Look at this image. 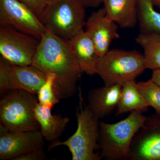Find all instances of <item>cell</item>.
Returning <instances> with one entry per match:
<instances>
[{
	"instance_id": "12",
	"label": "cell",
	"mask_w": 160,
	"mask_h": 160,
	"mask_svg": "<svg viewBox=\"0 0 160 160\" xmlns=\"http://www.w3.org/2000/svg\"><path fill=\"white\" fill-rule=\"evenodd\" d=\"M10 90L20 89L37 94L47 78V74L33 65L18 66L7 62Z\"/></svg>"
},
{
	"instance_id": "18",
	"label": "cell",
	"mask_w": 160,
	"mask_h": 160,
	"mask_svg": "<svg viewBox=\"0 0 160 160\" xmlns=\"http://www.w3.org/2000/svg\"><path fill=\"white\" fill-rule=\"evenodd\" d=\"M151 0H137L138 22L140 33L160 35V12Z\"/></svg>"
},
{
	"instance_id": "27",
	"label": "cell",
	"mask_w": 160,
	"mask_h": 160,
	"mask_svg": "<svg viewBox=\"0 0 160 160\" xmlns=\"http://www.w3.org/2000/svg\"><path fill=\"white\" fill-rule=\"evenodd\" d=\"M151 1L155 6H158L160 5V0H151Z\"/></svg>"
},
{
	"instance_id": "14",
	"label": "cell",
	"mask_w": 160,
	"mask_h": 160,
	"mask_svg": "<svg viewBox=\"0 0 160 160\" xmlns=\"http://www.w3.org/2000/svg\"><path fill=\"white\" fill-rule=\"evenodd\" d=\"M51 108L38 102L35 108V117L40 126V131L46 141H58L70 122L67 117L52 114Z\"/></svg>"
},
{
	"instance_id": "7",
	"label": "cell",
	"mask_w": 160,
	"mask_h": 160,
	"mask_svg": "<svg viewBox=\"0 0 160 160\" xmlns=\"http://www.w3.org/2000/svg\"><path fill=\"white\" fill-rule=\"evenodd\" d=\"M9 25L0 26L1 58L11 65H32L39 41Z\"/></svg>"
},
{
	"instance_id": "19",
	"label": "cell",
	"mask_w": 160,
	"mask_h": 160,
	"mask_svg": "<svg viewBox=\"0 0 160 160\" xmlns=\"http://www.w3.org/2000/svg\"><path fill=\"white\" fill-rule=\"evenodd\" d=\"M135 41L144 51L146 69H160V35L140 33Z\"/></svg>"
},
{
	"instance_id": "24",
	"label": "cell",
	"mask_w": 160,
	"mask_h": 160,
	"mask_svg": "<svg viewBox=\"0 0 160 160\" xmlns=\"http://www.w3.org/2000/svg\"><path fill=\"white\" fill-rule=\"evenodd\" d=\"M43 149L28 152L16 158L13 160H42L46 158Z\"/></svg>"
},
{
	"instance_id": "17",
	"label": "cell",
	"mask_w": 160,
	"mask_h": 160,
	"mask_svg": "<svg viewBox=\"0 0 160 160\" xmlns=\"http://www.w3.org/2000/svg\"><path fill=\"white\" fill-rule=\"evenodd\" d=\"M134 81L123 84L122 92L117 107L116 116L128 112L137 111L144 113L148 110L149 106L137 87Z\"/></svg>"
},
{
	"instance_id": "15",
	"label": "cell",
	"mask_w": 160,
	"mask_h": 160,
	"mask_svg": "<svg viewBox=\"0 0 160 160\" xmlns=\"http://www.w3.org/2000/svg\"><path fill=\"white\" fill-rule=\"evenodd\" d=\"M82 72L96 74L95 67L100 57L91 39L84 29L69 40Z\"/></svg>"
},
{
	"instance_id": "1",
	"label": "cell",
	"mask_w": 160,
	"mask_h": 160,
	"mask_svg": "<svg viewBox=\"0 0 160 160\" xmlns=\"http://www.w3.org/2000/svg\"><path fill=\"white\" fill-rule=\"evenodd\" d=\"M32 65L47 74L54 75L55 90L60 99L76 93L77 84L83 72L69 40L46 28L39 40Z\"/></svg>"
},
{
	"instance_id": "25",
	"label": "cell",
	"mask_w": 160,
	"mask_h": 160,
	"mask_svg": "<svg viewBox=\"0 0 160 160\" xmlns=\"http://www.w3.org/2000/svg\"><path fill=\"white\" fill-rule=\"evenodd\" d=\"M86 7L95 8L100 6L103 2V0H82Z\"/></svg>"
},
{
	"instance_id": "23",
	"label": "cell",
	"mask_w": 160,
	"mask_h": 160,
	"mask_svg": "<svg viewBox=\"0 0 160 160\" xmlns=\"http://www.w3.org/2000/svg\"><path fill=\"white\" fill-rule=\"evenodd\" d=\"M31 8L38 17L41 13L48 0H19Z\"/></svg>"
},
{
	"instance_id": "6",
	"label": "cell",
	"mask_w": 160,
	"mask_h": 160,
	"mask_svg": "<svg viewBox=\"0 0 160 160\" xmlns=\"http://www.w3.org/2000/svg\"><path fill=\"white\" fill-rule=\"evenodd\" d=\"M36 95L20 89L5 94L0 101V126L10 132L40 131L35 117Z\"/></svg>"
},
{
	"instance_id": "13",
	"label": "cell",
	"mask_w": 160,
	"mask_h": 160,
	"mask_svg": "<svg viewBox=\"0 0 160 160\" xmlns=\"http://www.w3.org/2000/svg\"><path fill=\"white\" fill-rule=\"evenodd\" d=\"M122 85L105 86L91 89L88 92L87 106L97 118L108 116L116 109Z\"/></svg>"
},
{
	"instance_id": "3",
	"label": "cell",
	"mask_w": 160,
	"mask_h": 160,
	"mask_svg": "<svg viewBox=\"0 0 160 160\" xmlns=\"http://www.w3.org/2000/svg\"><path fill=\"white\" fill-rule=\"evenodd\" d=\"M79 90V105L76 111L78 128L68 139L51 142L49 150L60 146H66L71 152L72 160H100L102 158L95 150L98 147L99 119L92 113L84 102Z\"/></svg>"
},
{
	"instance_id": "20",
	"label": "cell",
	"mask_w": 160,
	"mask_h": 160,
	"mask_svg": "<svg viewBox=\"0 0 160 160\" xmlns=\"http://www.w3.org/2000/svg\"><path fill=\"white\" fill-rule=\"evenodd\" d=\"M137 87L149 106L160 115V86L151 79L136 83Z\"/></svg>"
},
{
	"instance_id": "4",
	"label": "cell",
	"mask_w": 160,
	"mask_h": 160,
	"mask_svg": "<svg viewBox=\"0 0 160 160\" xmlns=\"http://www.w3.org/2000/svg\"><path fill=\"white\" fill-rule=\"evenodd\" d=\"M85 8L82 0H48L38 17L54 34L69 40L86 26Z\"/></svg>"
},
{
	"instance_id": "10",
	"label": "cell",
	"mask_w": 160,
	"mask_h": 160,
	"mask_svg": "<svg viewBox=\"0 0 160 160\" xmlns=\"http://www.w3.org/2000/svg\"><path fill=\"white\" fill-rule=\"evenodd\" d=\"M0 160L14 159L31 152L43 149L40 131L10 132L0 126Z\"/></svg>"
},
{
	"instance_id": "11",
	"label": "cell",
	"mask_w": 160,
	"mask_h": 160,
	"mask_svg": "<svg viewBox=\"0 0 160 160\" xmlns=\"http://www.w3.org/2000/svg\"><path fill=\"white\" fill-rule=\"evenodd\" d=\"M85 27V31L94 43L99 57L109 51L113 40L120 38L118 26L107 17L104 7L91 13Z\"/></svg>"
},
{
	"instance_id": "21",
	"label": "cell",
	"mask_w": 160,
	"mask_h": 160,
	"mask_svg": "<svg viewBox=\"0 0 160 160\" xmlns=\"http://www.w3.org/2000/svg\"><path fill=\"white\" fill-rule=\"evenodd\" d=\"M55 78L54 74L48 73L46 81L37 94L40 104L51 109L59 102L60 99L56 94L54 89Z\"/></svg>"
},
{
	"instance_id": "2",
	"label": "cell",
	"mask_w": 160,
	"mask_h": 160,
	"mask_svg": "<svg viewBox=\"0 0 160 160\" xmlns=\"http://www.w3.org/2000/svg\"><path fill=\"white\" fill-rule=\"evenodd\" d=\"M146 118L142 112L133 111L114 124L100 122L98 147L101 149L102 158L127 160L132 139Z\"/></svg>"
},
{
	"instance_id": "16",
	"label": "cell",
	"mask_w": 160,
	"mask_h": 160,
	"mask_svg": "<svg viewBox=\"0 0 160 160\" xmlns=\"http://www.w3.org/2000/svg\"><path fill=\"white\" fill-rule=\"evenodd\" d=\"M106 15L121 28H132L138 22L137 0H103Z\"/></svg>"
},
{
	"instance_id": "8",
	"label": "cell",
	"mask_w": 160,
	"mask_h": 160,
	"mask_svg": "<svg viewBox=\"0 0 160 160\" xmlns=\"http://www.w3.org/2000/svg\"><path fill=\"white\" fill-rule=\"evenodd\" d=\"M0 24L12 26L38 40L46 29L34 12L19 0H0Z\"/></svg>"
},
{
	"instance_id": "22",
	"label": "cell",
	"mask_w": 160,
	"mask_h": 160,
	"mask_svg": "<svg viewBox=\"0 0 160 160\" xmlns=\"http://www.w3.org/2000/svg\"><path fill=\"white\" fill-rule=\"evenodd\" d=\"M8 82L7 62L0 59V94L3 95L10 91Z\"/></svg>"
},
{
	"instance_id": "9",
	"label": "cell",
	"mask_w": 160,
	"mask_h": 160,
	"mask_svg": "<svg viewBox=\"0 0 160 160\" xmlns=\"http://www.w3.org/2000/svg\"><path fill=\"white\" fill-rule=\"evenodd\" d=\"M127 160H160V115L146 117L132 139Z\"/></svg>"
},
{
	"instance_id": "28",
	"label": "cell",
	"mask_w": 160,
	"mask_h": 160,
	"mask_svg": "<svg viewBox=\"0 0 160 160\" xmlns=\"http://www.w3.org/2000/svg\"><path fill=\"white\" fill-rule=\"evenodd\" d=\"M158 7H159V9H160V5H159L158 6Z\"/></svg>"
},
{
	"instance_id": "26",
	"label": "cell",
	"mask_w": 160,
	"mask_h": 160,
	"mask_svg": "<svg viewBox=\"0 0 160 160\" xmlns=\"http://www.w3.org/2000/svg\"><path fill=\"white\" fill-rule=\"evenodd\" d=\"M151 80L156 84L160 86V69L152 71Z\"/></svg>"
},
{
	"instance_id": "5",
	"label": "cell",
	"mask_w": 160,
	"mask_h": 160,
	"mask_svg": "<svg viewBox=\"0 0 160 160\" xmlns=\"http://www.w3.org/2000/svg\"><path fill=\"white\" fill-rule=\"evenodd\" d=\"M146 69L143 54L137 50L114 49L100 57L95 67L105 86L134 81Z\"/></svg>"
}]
</instances>
